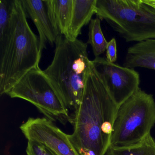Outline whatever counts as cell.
Instances as JSON below:
<instances>
[{
    "instance_id": "obj_16",
    "label": "cell",
    "mask_w": 155,
    "mask_h": 155,
    "mask_svg": "<svg viewBox=\"0 0 155 155\" xmlns=\"http://www.w3.org/2000/svg\"><path fill=\"white\" fill-rule=\"evenodd\" d=\"M26 152L27 155H57L43 144L31 140L28 141Z\"/></svg>"
},
{
    "instance_id": "obj_4",
    "label": "cell",
    "mask_w": 155,
    "mask_h": 155,
    "mask_svg": "<svg viewBox=\"0 0 155 155\" xmlns=\"http://www.w3.org/2000/svg\"><path fill=\"white\" fill-rule=\"evenodd\" d=\"M96 14L127 42L155 38V11L141 0H97Z\"/></svg>"
},
{
    "instance_id": "obj_10",
    "label": "cell",
    "mask_w": 155,
    "mask_h": 155,
    "mask_svg": "<svg viewBox=\"0 0 155 155\" xmlns=\"http://www.w3.org/2000/svg\"><path fill=\"white\" fill-rule=\"evenodd\" d=\"M123 66L130 68H142L155 70V38L137 42L129 47Z\"/></svg>"
},
{
    "instance_id": "obj_2",
    "label": "cell",
    "mask_w": 155,
    "mask_h": 155,
    "mask_svg": "<svg viewBox=\"0 0 155 155\" xmlns=\"http://www.w3.org/2000/svg\"><path fill=\"white\" fill-rule=\"evenodd\" d=\"M39 37L30 27L21 0L11 1V19L0 42V94H7L41 58Z\"/></svg>"
},
{
    "instance_id": "obj_14",
    "label": "cell",
    "mask_w": 155,
    "mask_h": 155,
    "mask_svg": "<svg viewBox=\"0 0 155 155\" xmlns=\"http://www.w3.org/2000/svg\"><path fill=\"white\" fill-rule=\"evenodd\" d=\"M108 41L105 38L101 25V19H92L89 26L88 40L87 44L91 46L95 58L100 57L106 51Z\"/></svg>"
},
{
    "instance_id": "obj_6",
    "label": "cell",
    "mask_w": 155,
    "mask_h": 155,
    "mask_svg": "<svg viewBox=\"0 0 155 155\" xmlns=\"http://www.w3.org/2000/svg\"><path fill=\"white\" fill-rule=\"evenodd\" d=\"M35 106L48 119L71 124L69 113L50 80L39 66L27 72L7 93Z\"/></svg>"
},
{
    "instance_id": "obj_13",
    "label": "cell",
    "mask_w": 155,
    "mask_h": 155,
    "mask_svg": "<svg viewBox=\"0 0 155 155\" xmlns=\"http://www.w3.org/2000/svg\"><path fill=\"white\" fill-rule=\"evenodd\" d=\"M106 155H155V140L151 134L139 143L121 147H109Z\"/></svg>"
},
{
    "instance_id": "obj_15",
    "label": "cell",
    "mask_w": 155,
    "mask_h": 155,
    "mask_svg": "<svg viewBox=\"0 0 155 155\" xmlns=\"http://www.w3.org/2000/svg\"><path fill=\"white\" fill-rule=\"evenodd\" d=\"M11 1L0 0V42L4 39L11 19Z\"/></svg>"
},
{
    "instance_id": "obj_12",
    "label": "cell",
    "mask_w": 155,
    "mask_h": 155,
    "mask_svg": "<svg viewBox=\"0 0 155 155\" xmlns=\"http://www.w3.org/2000/svg\"><path fill=\"white\" fill-rule=\"evenodd\" d=\"M45 2L49 18L57 35L67 38L73 0H46Z\"/></svg>"
},
{
    "instance_id": "obj_1",
    "label": "cell",
    "mask_w": 155,
    "mask_h": 155,
    "mask_svg": "<svg viewBox=\"0 0 155 155\" xmlns=\"http://www.w3.org/2000/svg\"><path fill=\"white\" fill-rule=\"evenodd\" d=\"M117 108L92 63L72 120L73 133L68 135L79 155H106Z\"/></svg>"
},
{
    "instance_id": "obj_18",
    "label": "cell",
    "mask_w": 155,
    "mask_h": 155,
    "mask_svg": "<svg viewBox=\"0 0 155 155\" xmlns=\"http://www.w3.org/2000/svg\"><path fill=\"white\" fill-rule=\"evenodd\" d=\"M143 3L152 8L155 11V0H141Z\"/></svg>"
},
{
    "instance_id": "obj_17",
    "label": "cell",
    "mask_w": 155,
    "mask_h": 155,
    "mask_svg": "<svg viewBox=\"0 0 155 155\" xmlns=\"http://www.w3.org/2000/svg\"><path fill=\"white\" fill-rule=\"evenodd\" d=\"M106 60L110 63H115L117 61V47L116 39L112 38L108 41L106 48Z\"/></svg>"
},
{
    "instance_id": "obj_8",
    "label": "cell",
    "mask_w": 155,
    "mask_h": 155,
    "mask_svg": "<svg viewBox=\"0 0 155 155\" xmlns=\"http://www.w3.org/2000/svg\"><path fill=\"white\" fill-rule=\"evenodd\" d=\"M28 140L39 142L57 155H79L66 134L46 117H29L20 127Z\"/></svg>"
},
{
    "instance_id": "obj_11",
    "label": "cell",
    "mask_w": 155,
    "mask_h": 155,
    "mask_svg": "<svg viewBox=\"0 0 155 155\" xmlns=\"http://www.w3.org/2000/svg\"><path fill=\"white\" fill-rule=\"evenodd\" d=\"M97 0H73L70 23L67 38L77 39L82 28L90 22L96 14Z\"/></svg>"
},
{
    "instance_id": "obj_7",
    "label": "cell",
    "mask_w": 155,
    "mask_h": 155,
    "mask_svg": "<svg viewBox=\"0 0 155 155\" xmlns=\"http://www.w3.org/2000/svg\"><path fill=\"white\" fill-rule=\"evenodd\" d=\"M91 61L118 107L140 88V75L134 69L110 63L101 57Z\"/></svg>"
},
{
    "instance_id": "obj_3",
    "label": "cell",
    "mask_w": 155,
    "mask_h": 155,
    "mask_svg": "<svg viewBox=\"0 0 155 155\" xmlns=\"http://www.w3.org/2000/svg\"><path fill=\"white\" fill-rule=\"evenodd\" d=\"M54 57L43 71L69 113L71 124L81 101L92 62L88 58L87 44L79 40L59 36Z\"/></svg>"
},
{
    "instance_id": "obj_5",
    "label": "cell",
    "mask_w": 155,
    "mask_h": 155,
    "mask_svg": "<svg viewBox=\"0 0 155 155\" xmlns=\"http://www.w3.org/2000/svg\"><path fill=\"white\" fill-rule=\"evenodd\" d=\"M155 124V101L152 94L140 88L118 107L110 147L136 145L150 135Z\"/></svg>"
},
{
    "instance_id": "obj_9",
    "label": "cell",
    "mask_w": 155,
    "mask_h": 155,
    "mask_svg": "<svg viewBox=\"0 0 155 155\" xmlns=\"http://www.w3.org/2000/svg\"><path fill=\"white\" fill-rule=\"evenodd\" d=\"M21 2L27 18L32 21L38 30L42 53L47 44H55L58 37L49 18L45 1L21 0Z\"/></svg>"
}]
</instances>
